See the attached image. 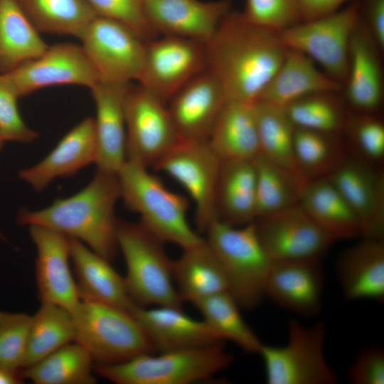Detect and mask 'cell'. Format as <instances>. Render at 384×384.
Listing matches in <instances>:
<instances>
[{
  "instance_id": "cell-15",
  "label": "cell",
  "mask_w": 384,
  "mask_h": 384,
  "mask_svg": "<svg viewBox=\"0 0 384 384\" xmlns=\"http://www.w3.org/2000/svg\"><path fill=\"white\" fill-rule=\"evenodd\" d=\"M19 97L58 85H78L90 89L99 77L81 46L60 43L48 46L39 57L6 73Z\"/></svg>"
},
{
  "instance_id": "cell-37",
  "label": "cell",
  "mask_w": 384,
  "mask_h": 384,
  "mask_svg": "<svg viewBox=\"0 0 384 384\" xmlns=\"http://www.w3.org/2000/svg\"><path fill=\"white\" fill-rule=\"evenodd\" d=\"M338 135L295 127L294 163L305 181L328 175L346 155Z\"/></svg>"
},
{
  "instance_id": "cell-24",
  "label": "cell",
  "mask_w": 384,
  "mask_h": 384,
  "mask_svg": "<svg viewBox=\"0 0 384 384\" xmlns=\"http://www.w3.org/2000/svg\"><path fill=\"white\" fill-rule=\"evenodd\" d=\"M378 49L361 17L350 41L344 84L346 98L353 112L373 114L381 105L383 77Z\"/></svg>"
},
{
  "instance_id": "cell-40",
  "label": "cell",
  "mask_w": 384,
  "mask_h": 384,
  "mask_svg": "<svg viewBox=\"0 0 384 384\" xmlns=\"http://www.w3.org/2000/svg\"><path fill=\"white\" fill-rule=\"evenodd\" d=\"M331 94H311L292 102L284 109L297 127L340 134L347 112Z\"/></svg>"
},
{
  "instance_id": "cell-33",
  "label": "cell",
  "mask_w": 384,
  "mask_h": 384,
  "mask_svg": "<svg viewBox=\"0 0 384 384\" xmlns=\"http://www.w3.org/2000/svg\"><path fill=\"white\" fill-rule=\"evenodd\" d=\"M94 360L80 344L68 343L39 361L21 369L25 379L35 384H93Z\"/></svg>"
},
{
  "instance_id": "cell-12",
  "label": "cell",
  "mask_w": 384,
  "mask_h": 384,
  "mask_svg": "<svg viewBox=\"0 0 384 384\" xmlns=\"http://www.w3.org/2000/svg\"><path fill=\"white\" fill-rule=\"evenodd\" d=\"M127 159L154 167L180 139L166 105L138 84L125 97Z\"/></svg>"
},
{
  "instance_id": "cell-38",
  "label": "cell",
  "mask_w": 384,
  "mask_h": 384,
  "mask_svg": "<svg viewBox=\"0 0 384 384\" xmlns=\"http://www.w3.org/2000/svg\"><path fill=\"white\" fill-rule=\"evenodd\" d=\"M252 107L260 154L300 176L294 158L295 126L284 107L263 101L254 102Z\"/></svg>"
},
{
  "instance_id": "cell-22",
  "label": "cell",
  "mask_w": 384,
  "mask_h": 384,
  "mask_svg": "<svg viewBox=\"0 0 384 384\" xmlns=\"http://www.w3.org/2000/svg\"><path fill=\"white\" fill-rule=\"evenodd\" d=\"M97 144L95 121L86 117L72 128L55 148L37 164L18 172V177L37 192L54 180L74 175L95 164Z\"/></svg>"
},
{
  "instance_id": "cell-28",
  "label": "cell",
  "mask_w": 384,
  "mask_h": 384,
  "mask_svg": "<svg viewBox=\"0 0 384 384\" xmlns=\"http://www.w3.org/2000/svg\"><path fill=\"white\" fill-rule=\"evenodd\" d=\"M171 272L182 300L193 305L228 292L221 265L205 238L199 244L183 250L181 255L172 261Z\"/></svg>"
},
{
  "instance_id": "cell-44",
  "label": "cell",
  "mask_w": 384,
  "mask_h": 384,
  "mask_svg": "<svg viewBox=\"0 0 384 384\" xmlns=\"http://www.w3.org/2000/svg\"><path fill=\"white\" fill-rule=\"evenodd\" d=\"M18 97L9 78L0 73V133L5 142L30 143L38 134L23 120L17 106Z\"/></svg>"
},
{
  "instance_id": "cell-18",
  "label": "cell",
  "mask_w": 384,
  "mask_h": 384,
  "mask_svg": "<svg viewBox=\"0 0 384 384\" xmlns=\"http://www.w3.org/2000/svg\"><path fill=\"white\" fill-rule=\"evenodd\" d=\"M146 19L157 35L206 44L231 11L230 0H144Z\"/></svg>"
},
{
  "instance_id": "cell-30",
  "label": "cell",
  "mask_w": 384,
  "mask_h": 384,
  "mask_svg": "<svg viewBox=\"0 0 384 384\" xmlns=\"http://www.w3.org/2000/svg\"><path fill=\"white\" fill-rule=\"evenodd\" d=\"M208 141L222 161L255 159L260 149L252 104L228 99Z\"/></svg>"
},
{
  "instance_id": "cell-48",
  "label": "cell",
  "mask_w": 384,
  "mask_h": 384,
  "mask_svg": "<svg viewBox=\"0 0 384 384\" xmlns=\"http://www.w3.org/2000/svg\"><path fill=\"white\" fill-rule=\"evenodd\" d=\"M302 22L310 21L331 15L350 0H297Z\"/></svg>"
},
{
  "instance_id": "cell-32",
  "label": "cell",
  "mask_w": 384,
  "mask_h": 384,
  "mask_svg": "<svg viewBox=\"0 0 384 384\" xmlns=\"http://www.w3.org/2000/svg\"><path fill=\"white\" fill-rule=\"evenodd\" d=\"M48 47L17 0H0V73L41 56Z\"/></svg>"
},
{
  "instance_id": "cell-49",
  "label": "cell",
  "mask_w": 384,
  "mask_h": 384,
  "mask_svg": "<svg viewBox=\"0 0 384 384\" xmlns=\"http://www.w3.org/2000/svg\"><path fill=\"white\" fill-rule=\"evenodd\" d=\"M21 370H11L0 366V384H20L24 380Z\"/></svg>"
},
{
  "instance_id": "cell-7",
  "label": "cell",
  "mask_w": 384,
  "mask_h": 384,
  "mask_svg": "<svg viewBox=\"0 0 384 384\" xmlns=\"http://www.w3.org/2000/svg\"><path fill=\"white\" fill-rule=\"evenodd\" d=\"M71 314L75 324L74 341L83 346L98 363L117 364L155 352L148 335L128 311L81 300Z\"/></svg>"
},
{
  "instance_id": "cell-13",
  "label": "cell",
  "mask_w": 384,
  "mask_h": 384,
  "mask_svg": "<svg viewBox=\"0 0 384 384\" xmlns=\"http://www.w3.org/2000/svg\"><path fill=\"white\" fill-rule=\"evenodd\" d=\"M206 69L205 44L161 36L146 42L140 85L167 104L188 81Z\"/></svg>"
},
{
  "instance_id": "cell-50",
  "label": "cell",
  "mask_w": 384,
  "mask_h": 384,
  "mask_svg": "<svg viewBox=\"0 0 384 384\" xmlns=\"http://www.w3.org/2000/svg\"><path fill=\"white\" fill-rule=\"evenodd\" d=\"M4 142H5V141L4 140L2 136H1V134L0 133V151L2 149V147H3L4 144Z\"/></svg>"
},
{
  "instance_id": "cell-35",
  "label": "cell",
  "mask_w": 384,
  "mask_h": 384,
  "mask_svg": "<svg viewBox=\"0 0 384 384\" xmlns=\"http://www.w3.org/2000/svg\"><path fill=\"white\" fill-rule=\"evenodd\" d=\"M252 161L256 177V218L299 204L306 181L261 154Z\"/></svg>"
},
{
  "instance_id": "cell-51",
  "label": "cell",
  "mask_w": 384,
  "mask_h": 384,
  "mask_svg": "<svg viewBox=\"0 0 384 384\" xmlns=\"http://www.w3.org/2000/svg\"><path fill=\"white\" fill-rule=\"evenodd\" d=\"M0 239L3 240H6V238L4 237V235L1 233V232L0 231Z\"/></svg>"
},
{
  "instance_id": "cell-43",
  "label": "cell",
  "mask_w": 384,
  "mask_h": 384,
  "mask_svg": "<svg viewBox=\"0 0 384 384\" xmlns=\"http://www.w3.org/2000/svg\"><path fill=\"white\" fill-rule=\"evenodd\" d=\"M240 13L248 22L273 32L302 22L297 0H246Z\"/></svg>"
},
{
  "instance_id": "cell-20",
  "label": "cell",
  "mask_w": 384,
  "mask_h": 384,
  "mask_svg": "<svg viewBox=\"0 0 384 384\" xmlns=\"http://www.w3.org/2000/svg\"><path fill=\"white\" fill-rule=\"evenodd\" d=\"M324 281L319 259L272 261L266 297L297 315L313 316L321 309Z\"/></svg>"
},
{
  "instance_id": "cell-29",
  "label": "cell",
  "mask_w": 384,
  "mask_h": 384,
  "mask_svg": "<svg viewBox=\"0 0 384 384\" xmlns=\"http://www.w3.org/2000/svg\"><path fill=\"white\" fill-rule=\"evenodd\" d=\"M215 209L217 219L234 226L243 225L256 219V177L252 161H222Z\"/></svg>"
},
{
  "instance_id": "cell-26",
  "label": "cell",
  "mask_w": 384,
  "mask_h": 384,
  "mask_svg": "<svg viewBox=\"0 0 384 384\" xmlns=\"http://www.w3.org/2000/svg\"><path fill=\"white\" fill-rule=\"evenodd\" d=\"M68 238L80 300L100 302L130 312L134 304L128 294L124 277L112 267L110 261L81 241Z\"/></svg>"
},
{
  "instance_id": "cell-17",
  "label": "cell",
  "mask_w": 384,
  "mask_h": 384,
  "mask_svg": "<svg viewBox=\"0 0 384 384\" xmlns=\"http://www.w3.org/2000/svg\"><path fill=\"white\" fill-rule=\"evenodd\" d=\"M36 249V280L41 302H50L73 313L80 303L69 265L68 236L50 228L28 225Z\"/></svg>"
},
{
  "instance_id": "cell-46",
  "label": "cell",
  "mask_w": 384,
  "mask_h": 384,
  "mask_svg": "<svg viewBox=\"0 0 384 384\" xmlns=\"http://www.w3.org/2000/svg\"><path fill=\"white\" fill-rule=\"evenodd\" d=\"M347 376L353 384H383V348L374 345L362 349L351 363Z\"/></svg>"
},
{
  "instance_id": "cell-11",
  "label": "cell",
  "mask_w": 384,
  "mask_h": 384,
  "mask_svg": "<svg viewBox=\"0 0 384 384\" xmlns=\"http://www.w3.org/2000/svg\"><path fill=\"white\" fill-rule=\"evenodd\" d=\"M79 39L100 82L124 84L138 80L146 41L131 27L97 16Z\"/></svg>"
},
{
  "instance_id": "cell-10",
  "label": "cell",
  "mask_w": 384,
  "mask_h": 384,
  "mask_svg": "<svg viewBox=\"0 0 384 384\" xmlns=\"http://www.w3.org/2000/svg\"><path fill=\"white\" fill-rule=\"evenodd\" d=\"M222 160L208 139H180L153 167L180 183L193 199L196 226L217 219L215 194Z\"/></svg>"
},
{
  "instance_id": "cell-8",
  "label": "cell",
  "mask_w": 384,
  "mask_h": 384,
  "mask_svg": "<svg viewBox=\"0 0 384 384\" xmlns=\"http://www.w3.org/2000/svg\"><path fill=\"white\" fill-rule=\"evenodd\" d=\"M284 346L262 344L263 360L268 384H335L337 375L325 356L326 324L319 321L305 326L289 319Z\"/></svg>"
},
{
  "instance_id": "cell-31",
  "label": "cell",
  "mask_w": 384,
  "mask_h": 384,
  "mask_svg": "<svg viewBox=\"0 0 384 384\" xmlns=\"http://www.w3.org/2000/svg\"><path fill=\"white\" fill-rule=\"evenodd\" d=\"M299 205L335 240L361 237L356 215L326 176L306 182Z\"/></svg>"
},
{
  "instance_id": "cell-42",
  "label": "cell",
  "mask_w": 384,
  "mask_h": 384,
  "mask_svg": "<svg viewBox=\"0 0 384 384\" xmlns=\"http://www.w3.org/2000/svg\"><path fill=\"white\" fill-rule=\"evenodd\" d=\"M31 316L0 311V366L21 370L27 350Z\"/></svg>"
},
{
  "instance_id": "cell-39",
  "label": "cell",
  "mask_w": 384,
  "mask_h": 384,
  "mask_svg": "<svg viewBox=\"0 0 384 384\" xmlns=\"http://www.w3.org/2000/svg\"><path fill=\"white\" fill-rule=\"evenodd\" d=\"M205 321L224 339L247 353L258 354L263 343L243 319L240 306L228 292L208 297L194 305Z\"/></svg>"
},
{
  "instance_id": "cell-34",
  "label": "cell",
  "mask_w": 384,
  "mask_h": 384,
  "mask_svg": "<svg viewBox=\"0 0 384 384\" xmlns=\"http://www.w3.org/2000/svg\"><path fill=\"white\" fill-rule=\"evenodd\" d=\"M38 32L80 38L97 16L87 0H17Z\"/></svg>"
},
{
  "instance_id": "cell-14",
  "label": "cell",
  "mask_w": 384,
  "mask_h": 384,
  "mask_svg": "<svg viewBox=\"0 0 384 384\" xmlns=\"http://www.w3.org/2000/svg\"><path fill=\"white\" fill-rule=\"evenodd\" d=\"M254 223L272 261L320 260L335 241L299 204L261 215Z\"/></svg>"
},
{
  "instance_id": "cell-16",
  "label": "cell",
  "mask_w": 384,
  "mask_h": 384,
  "mask_svg": "<svg viewBox=\"0 0 384 384\" xmlns=\"http://www.w3.org/2000/svg\"><path fill=\"white\" fill-rule=\"evenodd\" d=\"M356 215L361 238L384 240V174L375 166L346 154L328 174Z\"/></svg>"
},
{
  "instance_id": "cell-25",
  "label": "cell",
  "mask_w": 384,
  "mask_h": 384,
  "mask_svg": "<svg viewBox=\"0 0 384 384\" xmlns=\"http://www.w3.org/2000/svg\"><path fill=\"white\" fill-rule=\"evenodd\" d=\"M335 270L346 300L384 302V240L362 238L339 253Z\"/></svg>"
},
{
  "instance_id": "cell-19",
  "label": "cell",
  "mask_w": 384,
  "mask_h": 384,
  "mask_svg": "<svg viewBox=\"0 0 384 384\" xmlns=\"http://www.w3.org/2000/svg\"><path fill=\"white\" fill-rule=\"evenodd\" d=\"M227 95L206 69L188 81L166 107L181 139H208Z\"/></svg>"
},
{
  "instance_id": "cell-1",
  "label": "cell",
  "mask_w": 384,
  "mask_h": 384,
  "mask_svg": "<svg viewBox=\"0 0 384 384\" xmlns=\"http://www.w3.org/2000/svg\"><path fill=\"white\" fill-rule=\"evenodd\" d=\"M206 70L228 100L253 104L280 67L286 48L277 32L230 11L205 44Z\"/></svg>"
},
{
  "instance_id": "cell-36",
  "label": "cell",
  "mask_w": 384,
  "mask_h": 384,
  "mask_svg": "<svg viewBox=\"0 0 384 384\" xmlns=\"http://www.w3.org/2000/svg\"><path fill=\"white\" fill-rule=\"evenodd\" d=\"M75 334L74 320L69 311L53 303L41 302L38 311L31 316L22 369L74 341Z\"/></svg>"
},
{
  "instance_id": "cell-45",
  "label": "cell",
  "mask_w": 384,
  "mask_h": 384,
  "mask_svg": "<svg viewBox=\"0 0 384 384\" xmlns=\"http://www.w3.org/2000/svg\"><path fill=\"white\" fill-rule=\"evenodd\" d=\"M97 16L119 21L131 27L146 42L158 35L144 12V0H87Z\"/></svg>"
},
{
  "instance_id": "cell-21",
  "label": "cell",
  "mask_w": 384,
  "mask_h": 384,
  "mask_svg": "<svg viewBox=\"0 0 384 384\" xmlns=\"http://www.w3.org/2000/svg\"><path fill=\"white\" fill-rule=\"evenodd\" d=\"M129 313L148 335L155 352L194 348L224 341L205 321L190 317L182 308L170 306L149 308L134 304Z\"/></svg>"
},
{
  "instance_id": "cell-9",
  "label": "cell",
  "mask_w": 384,
  "mask_h": 384,
  "mask_svg": "<svg viewBox=\"0 0 384 384\" xmlns=\"http://www.w3.org/2000/svg\"><path fill=\"white\" fill-rule=\"evenodd\" d=\"M360 20L359 1H354L331 15L300 22L277 33L286 48L306 54L343 86L350 41Z\"/></svg>"
},
{
  "instance_id": "cell-2",
  "label": "cell",
  "mask_w": 384,
  "mask_h": 384,
  "mask_svg": "<svg viewBox=\"0 0 384 384\" xmlns=\"http://www.w3.org/2000/svg\"><path fill=\"white\" fill-rule=\"evenodd\" d=\"M119 198L117 174L97 170L78 193L41 209L21 210L17 220L21 225H41L75 238L111 262L119 251L115 206Z\"/></svg>"
},
{
  "instance_id": "cell-27",
  "label": "cell",
  "mask_w": 384,
  "mask_h": 384,
  "mask_svg": "<svg viewBox=\"0 0 384 384\" xmlns=\"http://www.w3.org/2000/svg\"><path fill=\"white\" fill-rule=\"evenodd\" d=\"M343 87L320 71L316 63L308 55L299 50L287 48L280 67L257 101L284 107L301 97L315 93H336Z\"/></svg>"
},
{
  "instance_id": "cell-47",
  "label": "cell",
  "mask_w": 384,
  "mask_h": 384,
  "mask_svg": "<svg viewBox=\"0 0 384 384\" xmlns=\"http://www.w3.org/2000/svg\"><path fill=\"white\" fill-rule=\"evenodd\" d=\"M361 17L381 50L384 48V0H358Z\"/></svg>"
},
{
  "instance_id": "cell-4",
  "label": "cell",
  "mask_w": 384,
  "mask_h": 384,
  "mask_svg": "<svg viewBox=\"0 0 384 384\" xmlns=\"http://www.w3.org/2000/svg\"><path fill=\"white\" fill-rule=\"evenodd\" d=\"M205 233L224 272L228 292L240 307H257L266 297L272 260L259 239L254 221L234 226L216 219Z\"/></svg>"
},
{
  "instance_id": "cell-23",
  "label": "cell",
  "mask_w": 384,
  "mask_h": 384,
  "mask_svg": "<svg viewBox=\"0 0 384 384\" xmlns=\"http://www.w3.org/2000/svg\"><path fill=\"white\" fill-rule=\"evenodd\" d=\"M130 85L98 82L90 88L96 106L97 170L117 174L127 160L124 101Z\"/></svg>"
},
{
  "instance_id": "cell-6",
  "label": "cell",
  "mask_w": 384,
  "mask_h": 384,
  "mask_svg": "<svg viewBox=\"0 0 384 384\" xmlns=\"http://www.w3.org/2000/svg\"><path fill=\"white\" fill-rule=\"evenodd\" d=\"M117 243L125 260L124 279L132 302L141 307L182 308L183 301L172 277V260L165 252L164 242L139 223L118 220Z\"/></svg>"
},
{
  "instance_id": "cell-5",
  "label": "cell",
  "mask_w": 384,
  "mask_h": 384,
  "mask_svg": "<svg viewBox=\"0 0 384 384\" xmlns=\"http://www.w3.org/2000/svg\"><path fill=\"white\" fill-rule=\"evenodd\" d=\"M223 342L146 353L117 364L97 363L95 371L116 384H189L208 380L232 363Z\"/></svg>"
},
{
  "instance_id": "cell-41",
  "label": "cell",
  "mask_w": 384,
  "mask_h": 384,
  "mask_svg": "<svg viewBox=\"0 0 384 384\" xmlns=\"http://www.w3.org/2000/svg\"><path fill=\"white\" fill-rule=\"evenodd\" d=\"M342 132L352 155L375 166L384 159V124L374 114L347 112Z\"/></svg>"
},
{
  "instance_id": "cell-3",
  "label": "cell",
  "mask_w": 384,
  "mask_h": 384,
  "mask_svg": "<svg viewBox=\"0 0 384 384\" xmlns=\"http://www.w3.org/2000/svg\"><path fill=\"white\" fill-rule=\"evenodd\" d=\"M117 176L120 198L139 215V223L159 240L184 250L204 240L188 221L187 198L169 190L147 167L127 159Z\"/></svg>"
}]
</instances>
